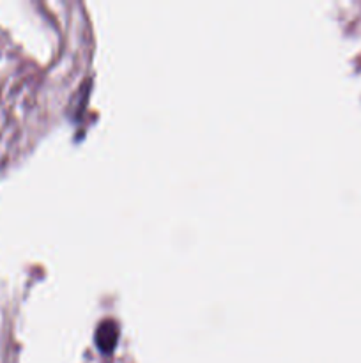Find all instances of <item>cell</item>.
I'll list each match as a JSON object with an SVG mask.
<instances>
[{
	"mask_svg": "<svg viewBox=\"0 0 361 363\" xmlns=\"http://www.w3.org/2000/svg\"><path fill=\"white\" fill-rule=\"evenodd\" d=\"M117 335H119V332H117L115 323H103V325L99 326L98 333H96V340H98L99 350L105 351V353H110V351L115 347Z\"/></svg>",
	"mask_w": 361,
	"mask_h": 363,
	"instance_id": "cell-1",
	"label": "cell"
}]
</instances>
